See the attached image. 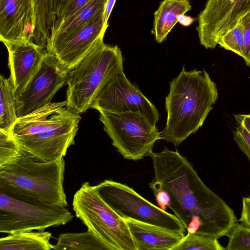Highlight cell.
Masks as SVG:
<instances>
[{"instance_id": "cell-1", "label": "cell", "mask_w": 250, "mask_h": 250, "mask_svg": "<svg viewBox=\"0 0 250 250\" xmlns=\"http://www.w3.org/2000/svg\"><path fill=\"white\" fill-rule=\"evenodd\" d=\"M149 156L154 172L149 187L186 231L217 239L228 236L238 223L234 211L206 186L189 162L167 147Z\"/></svg>"}, {"instance_id": "cell-2", "label": "cell", "mask_w": 250, "mask_h": 250, "mask_svg": "<svg viewBox=\"0 0 250 250\" xmlns=\"http://www.w3.org/2000/svg\"><path fill=\"white\" fill-rule=\"evenodd\" d=\"M169 85L165 99L167 122L161 139L177 147L202 126L218 99V92L205 69L188 71L184 65Z\"/></svg>"}, {"instance_id": "cell-3", "label": "cell", "mask_w": 250, "mask_h": 250, "mask_svg": "<svg viewBox=\"0 0 250 250\" xmlns=\"http://www.w3.org/2000/svg\"><path fill=\"white\" fill-rule=\"evenodd\" d=\"M81 117L66 101L46 106L18 118L10 133L21 148L35 158L50 161L64 158L75 144Z\"/></svg>"}, {"instance_id": "cell-4", "label": "cell", "mask_w": 250, "mask_h": 250, "mask_svg": "<svg viewBox=\"0 0 250 250\" xmlns=\"http://www.w3.org/2000/svg\"><path fill=\"white\" fill-rule=\"evenodd\" d=\"M64 171V158L42 161L22 149L13 161L0 168V192L67 207Z\"/></svg>"}, {"instance_id": "cell-5", "label": "cell", "mask_w": 250, "mask_h": 250, "mask_svg": "<svg viewBox=\"0 0 250 250\" xmlns=\"http://www.w3.org/2000/svg\"><path fill=\"white\" fill-rule=\"evenodd\" d=\"M123 62L117 45L99 42L68 74L67 107L78 114L85 112L108 80L124 71Z\"/></svg>"}, {"instance_id": "cell-6", "label": "cell", "mask_w": 250, "mask_h": 250, "mask_svg": "<svg viewBox=\"0 0 250 250\" xmlns=\"http://www.w3.org/2000/svg\"><path fill=\"white\" fill-rule=\"evenodd\" d=\"M76 216L110 250H137L125 219L102 198L95 186L83 183L72 202Z\"/></svg>"}, {"instance_id": "cell-7", "label": "cell", "mask_w": 250, "mask_h": 250, "mask_svg": "<svg viewBox=\"0 0 250 250\" xmlns=\"http://www.w3.org/2000/svg\"><path fill=\"white\" fill-rule=\"evenodd\" d=\"M99 119L113 146L125 159L137 161L153 152L161 132L139 112L99 111Z\"/></svg>"}, {"instance_id": "cell-8", "label": "cell", "mask_w": 250, "mask_h": 250, "mask_svg": "<svg viewBox=\"0 0 250 250\" xmlns=\"http://www.w3.org/2000/svg\"><path fill=\"white\" fill-rule=\"evenodd\" d=\"M73 215L65 207L0 192V232L12 234L64 225Z\"/></svg>"}, {"instance_id": "cell-9", "label": "cell", "mask_w": 250, "mask_h": 250, "mask_svg": "<svg viewBox=\"0 0 250 250\" xmlns=\"http://www.w3.org/2000/svg\"><path fill=\"white\" fill-rule=\"evenodd\" d=\"M104 201L121 217L156 226L170 231H186L178 218L136 192L128 186L105 180L95 186Z\"/></svg>"}, {"instance_id": "cell-10", "label": "cell", "mask_w": 250, "mask_h": 250, "mask_svg": "<svg viewBox=\"0 0 250 250\" xmlns=\"http://www.w3.org/2000/svg\"><path fill=\"white\" fill-rule=\"evenodd\" d=\"M69 71L52 53L47 51L39 70L16 98L18 118L51 103L57 92L66 83Z\"/></svg>"}, {"instance_id": "cell-11", "label": "cell", "mask_w": 250, "mask_h": 250, "mask_svg": "<svg viewBox=\"0 0 250 250\" xmlns=\"http://www.w3.org/2000/svg\"><path fill=\"white\" fill-rule=\"evenodd\" d=\"M90 108L98 111L116 113L139 112L155 125L159 119L155 105L130 82L124 71L108 80L96 96Z\"/></svg>"}, {"instance_id": "cell-12", "label": "cell", "mask_w": 250, "mask_h": 250, "mask_svg": "<svg viewBox=\"0 0 250 250\" xmlns=\"http://www.w3.org/2000/svg\"><path fill=\"white\" fill-rule=\"evenodd\" d=\"M249 12L250 0H207L196 28L201 44L206 49L215 48L219 38Z\"/></svg>"}, {"instance_id": "cell-13", "label": "cell", "mask_w": 250, "mask_h": 250, "mask_svg": "<svg viewBox=\"0 0 250 250\" xmlns=\"http://www.w3.org/2000/svg\"><path fill=\"white\" fill-rule=\"evenodd\" d=\"M104 12L51 47L46 49L70 70L99 42L103 40L108 26L104 24Z\"/></svg>"}, {"instance_id": "cell-14", "label": "cell", "mask_w": 250, "mask_h": 250, "mask_svg": "<svg viewBox=\"0 0 250 250\" xmlns=\"http://www.w3.org/2000/svg\"><path fill=\"white\" fill-rule=\"evenodd\" d=\"M3 43L8 53L9 78L17 98L39 70L47 50L32 41Z\"/></svg>"}, {"instance_id": "cell-15", "label": "cell", "mask_w": 250, "mask_h": 250, "mask_svg": "<svg viewBox=\"0 0 250 250\" xmlns=\"http://www.w3.org/2000/svg\"><path fill=\"white\" fill-rule=\"evenodd\" d=\"M35 0H0V40L32 41L36 29Z\"/></svg>"}, {"instance_id": "cell-16", "label": "cell", "mask_w": 250, "mask_h": 250, "mask_svg": "<svg viewBox=\"0 0 250 250\" xmlns=\"http://www.w3.org/2000/svg\"><path fill=\"white\" fill-rule=\"evenodd\" d=\"M137 250H172L185 234L131 219H125Z\"/></svg>"}, {"instance_id": "cell-17", "label": "cell", "mask_w": 250, "mask_h": 250, "mask_svg": "<svg viewBox=\"0 0 250 250\" xmlns=\"http://www.w3.org/2000/svg\"><path fill=\"white\" fill-rule=\"evenodd\" d=\"M107 0H90L63 21L55 24L46 49L74 33L104 11Z\"/></svg>"}, {"instance_id": "cell-18", "label": "cell", "mask_w": 250, "mask_h": 250, "mask_svg": "<svg viewBox=\"0 0 250 250\" xmlns=\"http://www.w3.org/2000/svg\"><path fill=\"white\" fill-rule=\"evenodd\" d=\"M191 8L188 0H164L154 14L152 33L156 41L161 43L178 22V17Z\"/></svg>"}, {"instance_id": "cell-19", "label": "cell", "mask_w": 250, "mask_h": 250, "mask_svg": "<svg viewBox=\"0 0 250 250\" xmlns=\"http://www.w3.org/2000/svg\"><path fill=\"white\" fill-rule=\"evenodd\" d=\"M52 234L48 231H21L0 239V250H50Z\"/></svg>"}, {"instance_id": "cell-20", "label": "cell", "mask_w": 250, "mask_h": 250, "mask_svg": "<svg viewBox=\"0 0 250 250\" xmlns=\"http://www.w3.org/2000/svg\"><path fill=\"white\" fill-rule=\"evenodd\" d=\"M59 0H35L36 25L33 42L46 47L56 20Z\"/></svg>"}, {"instance_id": "cell-21", "label": "cell", "mask_w": 250, "mask_h": 250, "mask_svg": "<svg viewBox=\"0 0 250 250\" xmlns=\"http://www.w3.org/2000/svg\"><path fill=\"white\" fill-rule=\"evenodd\" d=\"M55 250H110L91 230L82 233H65L59 235Z\"/></svg>"}, {"instance_id": "cell-22", "label": "cell", "mask_w": 250, "mask_h": 250, "mask_svg": "<svg viewBox=\"0 0 250 250\" xmlns=\"http://www.w3.org/2000/svg\"><path fill=\"white\" fill-rule=\"evenodd\" d=\"M0 130L10 132L18 119L16 97L9 78L0 76Z\"/></svg>"}, {"instance_id": "cell-23", "label": "cell", "mask_w": 250, "mask_h": 250, "mask_svg": "<svg viewBox=\"0 0 250 250\" xmlns=\"http://www.w3.org/2000/svg\"><path fill=\"white\" fill-rule=\"evenodd\" d=\"M225 250L217 239L207 235L188 233L172 250Z\"/></svg>"}, {"instance_id": "cell-24", "label": "cell", "mask_w": 250, "mask_h": 250, "mask_svg": "<svg viewBox=\"0 0 250 250\" xmlns=\"http://www.w3.org/2000/svg\"><path fill=\"white\" fill-rule=\"evenodd\" d=\"M218 44L241 57L244 54V27L240 21L237 25L219 38Z\"/></svg>"}, {"instance_id": "cell-25", "label": "cell", "mask_w": 250, "mask_h": 250, "mask_svg": "<svg viewBox=\"0 0 250 250\" xmlns=\"http://www.w3.org/2000/svg\"><path fill=\"white\" fill-rule=\"evenodd\" d=\"M22 151L10 132L0 130V168L13 161Z\"/></svg>"}, {"instance_id": "cell-26", "label": "cell", "mask_w": 250, "mask_h": 250, "mask_svg": "<svg viewBox=\"0 0 250 250\" xmlns=\"http://www.w3.org/2000/svg\"><path fill=\"white\" fill-rule=\"evenodd\" d=\"M227 250H250V228L238 223L229 235Z\"/></svg>"}, {"instance_id": "cell-27", "label": "cell", "mask_w": 250, "mask_h": 250, "mask_svg": "<svg viewBox=\"0 0 250 250\" xmlns=\"http://www.w3.org/2000/svg\"><path fill=\"white\" fill-rule=\"evenodd\" d=\"M90 0H65L58 4L54 24L65 19Z\"/></svg>"}, {"instance_id": "cell-28", "label": "cell", "mask_w": 250, "mask_h": 250, "mask_svg": "<svg viewBox=\"0 0 250 250\" xmlns=\"http://www.w3.org/2000/svg\"><path fill=\"white\" fill-rule=\"evenodd\" d=\"M233 139L250 161V133L242 125L238 124L233 131Z\"/></svg>"}, {"instance_id": "cell-29", "label": "cell", "mask_w": 250, "mask_h": 250, "mask_svg": "<svg viewBox=\"0 0 250 250\" xmlns=\"http://www.w3.org/2000/svg\"><path fill=\"white\" fill-rule=\"evenodd\" d=\"M244 27V54L243 57L246 64L250 67V12L240 20Z\"/></svg>"}, {"instance_id": "cell-30", "label": "cell", "mask_w": 250, "mask_h": 250, "mask_svg": "<svg viewBox=\"0 0 250 250\" xmlns=\"http://www.w3.org/2000/svg\"><path fill=\"white\" fill-rule=\"evenodd\" d=\"M238 222L242 225L250 228V195L242 198V208Z\"/></svg>"}, {"instance_id": "cell-31", "label": "cell", "mask_w": 250, "mask_h": 250, "mask_svg": "<svg viewBox=\"0 0 250 250\" xmlns=\"http://www.w3.org/2000/svg\"><path fill=\"white\" fill-rule=\"evenodd\" d=\"M238 124L242 125L250 133V114L234 115Z\"/></svg>"}, {"instance_id": "cell-32", "label": "cell", "mask_w": 250, "mask_h": 250, "mask_svg": "<svg viewBox=\"0 0 250 250\" xmlns=\"http://www.w3.org/2000/svg\"><path fill=\"white\" fill-rule=\"evenodd\" d=\"M116 0H107L105 3L104 14L103 21L105 26H108L107 21L112 11Z\"/></svg>"}, {"instance_id": "cell-33", "label": "cell", "mask_w": 250, "mask_h": 250, "mask_svg": "<svg viewBox=\"0 0 250 250\" xmlns=\"http://www.w3.org/2000/svg\"><path fill=\"white\" fill-rule=\"evenodd\" d=\"M194 21V19L190 16L183 15H180L178 17V22L184 26H188L190 25Z\"/></svg>"}, {"instance_id": "cell-34", "label": "cell", "mask_w": 250, "mask_h": 250, "mask_svg": "<svg viewBox=\"0 0 250 250\" xmlns=\"http://www.w3.org/2000/svg\"><path fill=\"white\" fill-rule=\"evenodd\" d=\"M65 0H59V4H60V3H62V2H64Z\"/></svg>"}, {"instance_id": "cell-35", "label": "cell", "mask_w": 250, "mask_h": 250, "mask_svg": "<svg viewBox=\"0 0 250 250\" xmlns=\"http://www.w3.org/2000/svg\"></svg>"}]
</instances>
